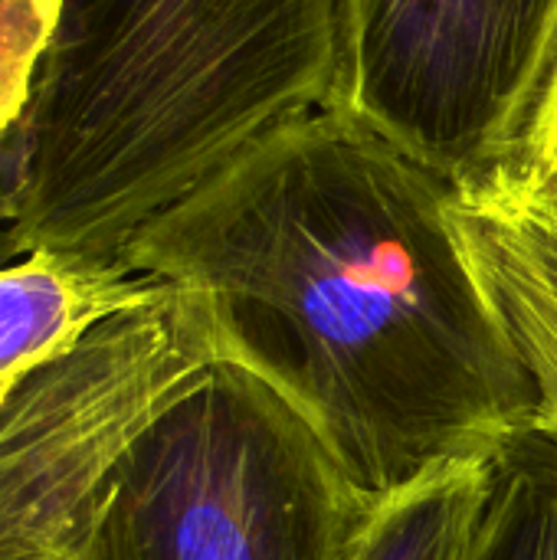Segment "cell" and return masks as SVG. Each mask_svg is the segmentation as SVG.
Wrapping results in <instances>:
<instances>
[{
	"mask_svg": "<svg viewBox=\"0 0 557 560\" xmlns=\"http://www.w3.org/2000/svg\"><path fill=\"white\" fill-rule=\"evenodd\" d=\"M453 226L476 285L532 381L535 427L557 440V194L460 190Z\"/></svg>",
	"mask_w": 557,
	"mask_h": 560,
	"instance_id": "6",
	"label": "cell"
},
{
	"mask_svg": "<svg viewBox=\"0 0 557 560\" xmlns=\"http://www.w3.org/2000/svg\"><path fill=\"white\" fill-rule=\"evenodd\" d=\"M374 505L272 384L217 361L118 466L89 560H348Z\"/></svg>",
	"mask_w": 557,
	"mask_h": 560,
	"instance_id": "3",
	"label": "cell"
},
{
	"mask_svg": "<svg viewBox=\"0 0 557 560\" xmlns=\"http://www.w3.org/2000/svg\"><path fill=\"white\" fill-rule=\"evenodd\" d=\"M492 184L519 187L529 194H557V62L512 167Z\"/></svg>",
	"mask_w": 557,
	"mask_h": 560,
	"instance_id": "11",
	"label": "cell"
},
{
	"mask_svg": "<svg viewBox=\"0 0 557 560\" xmlns=\"http://www.w3.org/2000/svg\"><path fill=\"white\" fill-rule=\"evenodd\" d=\"M473 560H557V440L538 427L492 453V489Z\"/></svg>",
	"mask_w": 557,
	"mask_h": 560,
	"instance_id": "9",
	"label": "cell"
},
{
	"mask_svg": "<svg viewBox=\"0 0 557 560\" xmlns=\"http://www.w3.org/2000/svg\"><path fill=\"white\" fill-rule=\"evenodd\" d=\"M338 0H59L0 138V266L121 262L131 240L266 131L332 105Z\"/></svg>",
	"mask_w": 557,
	"mask_h": 560,
	"instance_id": "2",
	"label": "cell"
},
{
	"mask_svg": "<svg viewBox=\"0 0 557 560\" xmlns=\"http://www.w3.org/2000/svg\"><path fill=\"white\" fill-rule=\"evenodd\" d=\"M492 453L450 459L381 499L358 532L348 560L476 558L492 489Z\"/></svg>",
	"mask_w": 557,
	"mask_h": 560,
	"instance_id": "8",
	"label": "cell"
},
{
	"mask_svg": "<svg viewBox=\"0 0 557 560\" xmlns=\"http://www.w3.org/2000/svg\"><path fill=\"white\" fill-rule=\"evenodd\" d=\"M338 13L328 108L456 190L512 167L557 62V0H338Z\"/></svg>",
	"mask_w": 557,
	"mask_h": 560,
	"instance_id": "5",
	"label": "cell"
},
{
	"mask_svg": "<svg viewBox=\"0 0 557 560\" xmlns=\"http://www.w3.org/2000/svg\"><path fill=\"white\" fill-rule=\"evenodd\" d=\"M164 282L125 262L36 249L0 266V404L16 381L102 318L151 299Z\"/></svg>",
	"mask_w": 557,
	"mask_h": 560,
	"instance_id": "7",
	"label": "cell"
},
{
	"mask_svg": "<svg viewBox=\"0 0 557 560\" xmlns=\"http://www.w3.org/2000/svg\"><path fill=\"white\" fill-rule=\"evenodd\" d=\"M56 23L59 0H0V138L26 112Z\"/></svg>",
	"mask_w": 557,
	"mask_h": 560,
	"instance_id": "10",
	"label": "cell"
},
{
	"mask_svg": "<svg viewBox=\"0 0 557 560\" xmlns=\"http://www.w3.org/2000/svg\"><path fill=\"white\" fill-rule=\"evenodd\" d=\"M217 361L213 302L164 282L26 371L0 404V560H89L118 466Z\"/></svg>",
	"mask_w": 557,
	"mask_h": 560,
	"instance_id": "4",
	"label": "cell"
},
{
	"mask_svg": "<svg viewBox=\"0 0 557 560\" xmlns=\"http://www.w3.org/2000/svg\"><path fill=\"white\" fill-rule=\"evenodd\" d=\"M456 187L338 108L243 148L121 262L204 292L371 502L535 427L529 374L453 226Z\"/></svg>",
	"mask_w": 557,
	"mask_h": 560,
	"instance_id": "1",
	"label": "cell"
}]
</instances>
